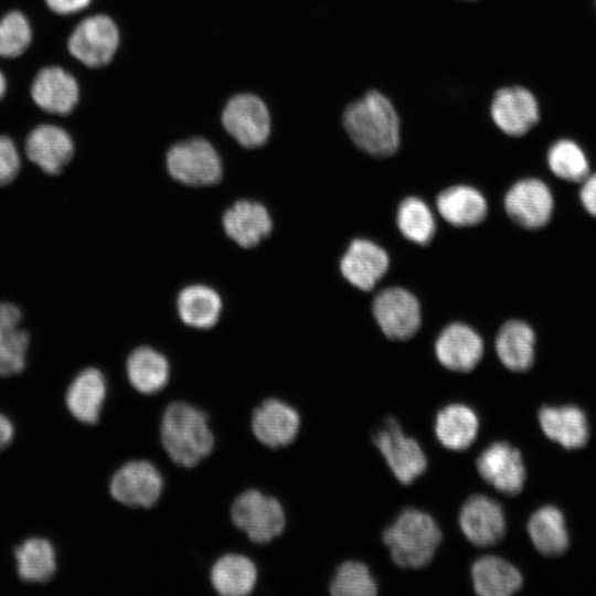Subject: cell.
Returning <instances> with one entry per match:
<instances>
[{"mask_svg":"<svg viewBox=\"0 0 596 596\" xmlns=\"http://www.w3.org/2000/svg\"><path fill=\"white\" fill-rule=\"evenodd\" d=\"M158 435L167 458L179 469L196 467L215 447L207 412L181 398L172 400L163 407Z\"/></svg>","mask_w":596,"mask_h":596,"instance_id":"obj_1","label":"cell"},{"mask_svg":"<svg viewBox=\"0 0 596 596\" xmlns=\"http://www.w3.org/2000/svg\"><path fill=\"white\" fill-rule=\"evenodd\" d=\"M343 125L351 140L372 156L389 157L398 148V117L392 103L379 92H368L350 104L343 114Z\"/></svg>","mask_w":596,"mask_h":596,"instance_id":"obj_2","label":"cell"},{"mask_svg":"<svg viewBox=\"0 0 596 596\" xmlns=\"http://www.w3.org/2000/svg\"><path fill=\"white\" fill-rule=\"evenodd\" d=\"M382 538L395 564L419 568L432 561L440 544L441 531L428 513L407 508L384 530Z\"/></svg>","mask_w":596,"mask_h":596,"instance_id":"obj_3","label":"cell"},{"mask_svg":"<svg viewBox=\"0 0 596 596\" xmlns=\"http://www.w3.org/2000/svg\"><path fill=\"white\" fill-rule=\"evenodd\" d=\"M228 515L232 525L255 545H267L281 536L288 522L279 498L254 487L234 497Z\"/></svg>","mask_w":596,"mask_h":596,"instance_id":"obj_4","label":"cell"},{"mask_svg":"<svg viewBox=\"0 0 596 596\" xmlns=\"http://www.w3.org/2000/svg\"><path fill=\"white\" fill-rule=\"evenodd\" d=\"M166 478L159 466L148 458H130L111 475L110 497L130 509H152L161 499Z\"/></svg>","mask_w":596,"mask_h":596,"instance_id":"obj_5","label":"cell"},{"mask_svg":"<svg viewBox=\"0 0 596 596\" xmlns=\"http://www.w3.org/2000/svg\"><path fill=\"white\" fill-rule=\"evenodd\" d=\"M301 416L288 401L267 396L251 412L249 429L263 447L279 450L291 446L299 436Z\"/></svg>","mask_w":596,"mask_h":596,"instance_id":"obj_6","label":"cell"},{"mask_svg":"<svg viewBox=\"0 0 596 596\" xmlns=\"http://www.w3.org/2000/svg\"><path fill=\"white\" fill-rule=\"evenodd\" d=\"M167 168L174 180L188 185H210L222 177L221 158L203 138L173 145L167 153Z\"/></svg>","mask_w":596,"mask_h":596,"instance_id":"obj_7","label":"cell"},{"mask_svg":"<svg viewBox=\"0 0 596 596\" xmlns=\"http://www.w3.org/2000/svg\"><path fill=\"white\" fill-rule=\"evenodd\" d=\"M221 118L224 129L244 148L260 147L270 135V113L255 94L232 96L223 107Z\"/></svg>","mask_w":596,"mask_h":596,"instance_id":"obj_8","label":"cell"},{"mask_svg":"<svg viewBox=\"0 0 596 596\" xmlns=\"http://www.w3.org/2000/svg\"><path fill=\"white\" fill-rule=\"evenodd\" d=\"M119 41V30L114 20L105 14H95L76 25L67 41V49L77 61L96 68L114 58Z\"/></svg>","mask_w":596,"mask_h":596,"instance_id":"obj_9","label":"cell"},{"mask_svg":"<svg viewBox=\"0 0 596 596\" xmlns=\"http://www.w3.org/2000/svg\"><path fill=\"white\" fill-rule=\"evenodd\" d=\"M75 152V142L68 131L53 124L35 126L23 141L25 160L51 177L61 174Z\"/></svg>","mask_w":596,"mask_h":596,"instance_id":"obj_10","label":"cell"},{"mask_svg":"<svg viewBox=\"0 0 596 596\" xmlns=\"http://www.w3.org/2000/svg\"><path fill=\"white\" fill-rule=\"evenodd\" d=\"M373 441L401 483L409 485L425 472V453L414 438L403 434L394 418L385 421Z\"/></svg>","mask_w":596,"mask_h":596,"instance_id":"obj_11","label":"cell"},{"mask_svg":"<svg viewBox=\"0 0 596 596\" xmlns=\"http://www.w3.org/2000/svg\"><path fill=\"white\" fill-rule=\"evenodd\" d=\"M373 315L382 332L392 340H407L421 326L418 300L400 287L386 288L374 298Z\"/></svg>","mask_w":596,"mask_h":596,"instance_id":"obj_12","label":"cell"},{"mask_svg":"<svg viewBox=\"0 0 596 596\" xmlns=\"http://www.w3.org/2000/svg\"><path fill=\"white\" fill-rule=\"evenodd\" d=\"M553 206V195L549 187L533 178L514 183L504 198L507 214L514 223L528 230L546 225Z\"/></svg>","mask_w":596,"mask_h":596,"instance_id":"obj_13","label":"cell"},{"mask_svg":"<svg viewBox=\"0 0 596 596\" xmlns=\"http://www.w3.org/2000/svg\"><path fill=\"white\" fill-rule=\"evenodd\" d=\"M476 467L486 482L504 494L514 496L523 489L526 472L522 456L508 443L488 446L477 458Z\"/></svg>","mask_w":596,"mask_h":596,"instance_id":"obj_14","label":"cell"},{"mask_svg":"<svg viewBox=\"0 0 596 596\" xmlns=\"http://www.w3.org/2000/svg\"><path fill=\"white\" fill-rule=\"evenodd\" d=\"M31 333L23 324L22 309L14 302L0 301V377L23 373L29 363Z\"/></svg>","mask_w":596,"mask_h":596,"instance_id":"obj_15","label":"cell"},{"mask_svg":"<svg viewBox=\"0 0 596 596\" xmlns=\"http://www.w3.org/2000/svg\"><path fill=\"white\" fill-rule=\"evenodd\" d=\"M459 525L467 540L477 546L497 544L507 528L502 507L482 494L466 500L459 512Z\"/></svg>","mask_w":596,"mask_h":596,"instance_id":"obj_16","label":"cell"},{"mask_svg":"<svg viewBox=\"0 0 596 596\" xmlns=\"http://www.w3.org/2000/svg\"><path fill=\"white\" fill-rule=\"evenodd\" d=\"M107 393L108 383L103 371L86 366L68 384L65 404L75 419L85 425H95L100 419Z\"/></svg>","mask_w":596,"mask_h":596,"instance_id":"obj_17","label":"cell"},{"mask_svg":"<svg viewBox=\"0 0 596 596\" xmlns=\"http://www.w3.org/2000/svg\"><path fill=\"white\" fill-rule=\"evenodd\" d=\"M258 566L249 555L228 551L219 555L210 566L209 581L220 596H247L258 586Z\"/></svg>","mask_w":596,"mask_h":596,"instance_id":"obj_18","label":"cell"},{"mask_svg":"<svg viewBox=\"0 0 596 596\" xmlns=\"http://www.w3.org/2000/svg\"><path fill=\"white\" fill-rule=\"evenodd\" d=\"M490 110L498 128L512 137L526 134L540 117L536 99L520 86L497 91Z\"/></svg>","mask_w":596,"mask_h":596,"instance_id":"obj_19","label":"cell"},{"mask_svg":"<svg viewBox=\"0 0 596 596\" xmlns=\"http://www.w3.org/2000/svg\"><path fill=\"white\" fill-rule=\"evenodd\" d=\"M435 354L446 369L469 372L481 360L483 343L470 327L456 322L440 332L435 343Z\"/></svg>","mask_w":596,"mask_h":596,"instance_id":"obj_20","label":"cell"},{"mask_svg":"<svg viewBox=\"0 0 596 596\" xmlns=\"http://www.w3.org/2000/svg\"><path fill=\"white\" fill-rule=\"evenodd\" d=\"M31 96L42 110L67 115L78 103L79 89L73 75L58 66H49L35 75Z\"/></svg>","mask_w":596,"mask_h":596,"instance_id":"obj_21","label":"cell"},{"mask_svg":"<svg viewBox=\"0 0 596 596\" xmlns=\"http://www.w3.org/2000/svg\"><path fill=\"white\" fill-rule=\"evenodd\" d=\"M387 268L386 252L373 242L363 238L351 242L340 263L343 277L364 291L373 289Z\"/></svg>","mask_w":596,"mask_h":596,"instance_id":"obj_22","label":"cell"},{"mask_svg":"<svg viewBox=\"0 0 596 596\" xmlns=\"http://www.w3.org/2000/svg\"><path fill=\"white\" fill-rule=\"evenodd\" d=\"M125 372L132 390L145 396L158 395L170 382L168 359L147 345L138 347L128 354Z\"/></svg>","mask_w":596,"mask_h":596,"instance_id":"obj_23","label":"cell"},{"mask_svg":"<svg viewBox=\"0 0 596 596\" xmlns=\"http://www.w3.org/2000/svg\"><path fill=\"white\" fill-rule=\"evenodd\" d=\"M224 231L242 247H253L272 231V219L266 207L246 200L234 203L223 215Z\"/></svg>","mask_w":596,"mask_h":596,"instance_id":"obj_24","label":"cell"},{"mask_svg":"<svg viewBox=\"0 0 596 596\" xmlns=\"http://www.w3.org/2000/svg\"><path fill=\"white\" fill-rule=\"evenodd\" d=\"M539 422L546 437L566 449L582 448L588 440L586 416L575 406L542 407Z\"/></svg>","mask_w":596,"mask_h":596,"instance_id":"obj_25","label":"cell"},{"mask_svg":"<svg viewBox=\"0 0 596 596\" xmlns=\"http://www.w3.org/2000/svg\"><path fill=\"white\" fill-rule=\"evenodd\" d=\"M436 206L445 221L458 227L477 225L487 215L483 195L468 185H455L441 191Z\"/></svg>","mask_w":596,"mask_h":596,"instance_id":"obj_26","label":"cell"},{"mask_svg":"<svg viewBox=\"0 0 596 596\" xmlns=\"http://www.w3.org/2000/svg\"><path fill=\"white\" fill-rule=\"evenodd\" d=\"M472 586L481 596H508L522 586V575L508 561L487 555L471 566Z\"/></svg>","mask_w":596,"mask_h":596,"instance_id":"obj_27","label":"cell"},{"mask_svg":"<svg viewBox=\"0 0 596 596\" xmlns=\"http://www.w3.org/2000/svg\"><path fill=\"white\" fill-rule=\"evenodd\" d=\"M478 429L479 419L477 414L465 404H449L436 415V437L448 449H467L475 441Z\"/></svg>","mask_w":596,"mask_h":596,"instance_id":"obj_28","label":"cell"},{"mask_svg":"<svg viewBox=\"0 0 596 596\" xmlns=\"http://www.w3.org/2000/svg\"><path fill=\"white\" fill-rule=\"evenodd\" d=\"M535 336L523 321L510 320L502 324L496 338V351L501 363L514 372H524L534 360Z\"/></svg>","mask_w":596,"mask_h":596,"instance_id":"obj_29","label":"cell"},{"mask_svg":"<svg viewBox=\"0 0 596 596\" xmlns=\"http://www.w3.org/2000/svg\"><path fill=\"white\" fill-rule=\"evenodd\" d=\"M17 573L26 583H46L56 572L53 544L44 538H30L13 550Z\"/></svg>","mask_w":596,"mask_h":596,"instance_id":"obj_30","label":"cell"},{"mask_svg":"<svg viewBox=\"0 0 596 596\" xmlns=\"http://www.w3.org/2000/svg\"><path fill=\"white\" fill-rule=\"evenodd\" d=\"M528 533L535 549L546 556L563 554L570 544L564 517L554 507L538 509L529 519Z\"/></svg>","mask_w":596,"mask_h":596,"instance_id":"obj_31","label":"cell"},{"mask_svg":"<svg viewBox=\"0 0 596 596\" xmlns=\"http://www.w3.org/2000/svg\"><path fill=\"white\" fill-rule=\"evenodd\" d=\"M222 300L219 294L204 285L188 286L179 294L178 311L181 320L193 328L209 329L221 315Z\"/></svg>","mask_w":596,"mask_h":596,"instance_id":"obj_32","label":"cell"},{"mask_svg":"<svg viewBox=\"0 0 596 596\" xmlns=\"http://www.w3.org/2000/svg\"><path fill=\"white\" fill-rule=\"evenodd\" d=\"M397 225L409 241L425 245L435 233V220L427 204L418 198H407L397 210Z\"/></svg>","mask_w":596,"mask_h":596,"instance_id":"obj_33","label":"cell"},{"mask_svg":"<svg viewBox=\"0 0 596 596\" xmlns=\"http://www.w3.org/2000/svg\"><path fill=\"white\" fill-rule=\"evenodd\" d=\"M547 163L557 178L568 182H582L589 174L584 151L572 140L556 141L547 152Z\"/></svg>","mask_w":596,"mask_h":596,"instance_id":"obj_34","label":"cell"},{"mask_svg":"<svg viewBox=\"0 0 596 596\" xmlns=\"http://www.w3.org/2000/svg\"><path fill=\"white\" fill-rule=\"evenodd\" d=\"M329 590L333 596H374L377 585L365 564L347 561L336 570Z\"/></svg>","mask_w":596,"mask_h":596,"instance_id":"obj_35","label":"cell"},{"mask_svg":"<svg viewBox=\"0 0 596 596\" xmlns=\"http://www.w3.org/2000/svg\"><path fill=\"white\" fill-rule=\"evenodd\" d=\"M32 41V29L25 15L19 11L8 12L0 20V56L18 57Z\"/></svg>","mask_w":596,"mask_h":596,"instance_id":"obj_36","label":"cell"},{"mask_svg":"<svg viewBox=\"0 0 596 596\" xmlns=\"http://www.w3.org/2000/svg\"><path fill=\"white\" fill-rule=\"evenodd\" d=\"M24 160L15 140L0 135V188L11 184L20 174Z\"/></svg>","mask_w":596,"mask_h":596,"instance_id":"obj_37","label":"cell"},{"mask_svg":"<svg viewBox=\"0 0 596 596\" xmlns=\"http://www.w3.org/2000/svg\"><path fill=\"white\" fill-rule=\"evenodd\" d=\"M582 183L579 190L581 202L584 209L596 217V172L588 174Z\"/></svg>","mask_w":596,"mask_h":596,"instance_id":"obj_38","label":"cell"},{"mask_svg":"<svg viewBox=\"0 0 596 596\" xmlns=\"http://www.w3.org/2000/svg\"><path fill=\"white\" fill-rule=\"evenodd\" d=\"M92 0H45L47 7L58 14H72L85 9Z\"/></svg>","mask_w":596,"mask_h":596,"instance_id":"obj_39","label":"cell"},{"mask_svg":"<svg viewBox=\"0 0 596 596\" xmlns=\"http://www.w3.org/2000/svg\"><path fill=\"white\" fill-rule=\"evenodd\" d=\"M14 437V426L12 422L0 413V451L7 448Z\"/></svg>","mask_w":596,"mask_h":596,"instance_id":"obj_40","label":"cell"},{"mask_svg":"<svg viewBox=\"0 0 596 596\" xmlns=\"http://www.w3.org/2000/svg\"><path fill=\"white\" fill-rule=\"evenodd\" d=\"M7 89V81L3 74L0 72V99L3 97Z\"/></svg>","mask_w":596,"mask_h":596,"instance_id":"obj_41","label":"cell"}]
</instances>
